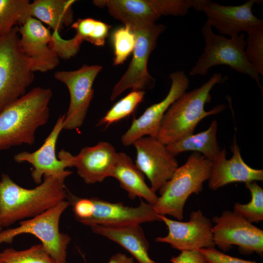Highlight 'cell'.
Returning <instances> with one entry per match:
<instances>
[{"mask_svg": "<svg viewBox=\"0 0 263 263\" xmlns=\"http://www.w3.org/2000/svg\"><path fill=\"white\" fill-rule=\"evenodd\" d=\"M33 188H23L6 174L0 180V224L8 226L17 221L34 217L60 202L68 192L65 181L45 176Z\"/></svg>", "mask_w": 263, "mask_h": 263, "instance_id": "obj_1", "label": "cell"}, {"mask_svg": "<svg viewBox=\"0 0 263 263\" xmlns=\"http://www.w3.org/2000/svg\"><path fill=\"white\" fill-rule=\"evenodd\" d=\"M52 96L51 89L36 87L0 113V150L34 144L37 130L49 120Z\"/></svg>", "mask_w": 263, "mask_h": 263, "instance_id": "obj_2", "label": "cell"}, {"mask_svg": "<svg viewBox=\"0 0 263 263\" xmlns=\"http://www.w3.org/2000/svg\"><path fill=\"white\" fill-rule=\"evenodd\" d=\"M227 78L226 75L216 73L201 86L185 92L175 100L164 115L157 139L166 145L191 135L202 120L224 110V104L208 111L205 106L211 100L210 92L214 86L225 83Z\"/></svg>", "mask_w": 263, "mask_h": 263, "instance_id": "obj_3", "label": "cell"}, {"mask_svg": "<svg viewBox=\"0 0 263 263\" xmlns=\"http://www.w3.org/2000/svg\"><path fill=\"white\" fill-rule=\"evenodd\" d=\"M211 165V161L201 154H191L159 191L160 195L153 206L155 212L182 220L187 200L192 194L202 191L204 183L209 178Z\"/></svg>", "mask_w": 263, "mask_h": 263, "instance_id": "obj_4", "label": "cell"}, {"mask_svg": "<svg viewBox=\"0 0 263 263\" xmlns=\"http://www.w3.org/2000/svg\"><path fill=\"white\" fill-rule=\"evenodd\" d=\"M201 30L205 46L203 52L189 73L190 76H205L214 66L227 65L238 73L249 76L263 91L260 75L245 56L246 39L243 33L236 38H228L217 35L207 21Z\"/></svg>", "mask_w": 263, "mask_h": 263, "instance_id": "obj_5", "label": "cell"}, {"mask_svg": "<svg viewBox=\"0 0 263 263\" xmlns=\"http://www.w3.org/2000/svg\"><path fill=\"white\" fill-rule=\"evenodd\" d=\"M18 26L0 37V113L24 95L34 80L29 59L19 44Z\"/></svg>", "mask_w": 263, "mask_h": 263, "instance_id": "obj_6", "label": "cell"}, {"mask_svg": "<svg viewBox=\"0 0 263 263\" xmlns=\"http://www.w3.org/2000/svg\"><path fill=\"white\" fill-rule=\"evenodd\" d=\"M70 204L64 200L44 212L21 221L18 226L0 232V244L10 243L17 236L30 234L38 238L50 255L58 263H67V250L71 237L59 230L63 213Z\"/></svg>", "mask_w": 263, "mask_h": 263, "instance_id": "obj_7", "label": "cell"}, {"mask_svg": "<svg viewBox=\"0 0 263 263\" xmlns=\"http://www.w3.org/2000/svg\"><path fill=\"white\" fill-rule=\"evenodd\" d=\"M93 3L107 8L112 16L132 29L155 24L162 16H184L189 9L186 0H95Z\"/></svg>", "mask_w": 263, "mask_h": 263, "instance_id": "obj_8", "label": "cell"}, {"mask_svg": "<svg viewBox=\"0 0 263 263\" xmlns=\"http://www.w3.org/2000/svg\"><path fill=\"white\" fill-rule=\"evenodd\" d=\"M65 114L57 119L52 131L42 145L33 152L23 151L16 154L14 160L18 163H28L31 165V175L34 183L40 184L44 176H54L65 181L72 172L67 168L74 167V156L69 152L62 150L56 154V146L59 135L63 130Z\"/></svg>", "mask_w": 263, "mask_h": 263, "instance_id": "obj_9", "label": "cell"}, {"mask_svg": "<svg viewBox=\"0 0 263 263\" xmlns=\"http://www.w3.org/2000/svg\"><path fill=\"white\" fill-rule=\"evenodd\" d=\"M165 29V25L155 23L132 29L135 36L132 57L127 71L112 90L111 101L128 89L143 91L155 86L156 80L148 72V62L159 36Z\"/></svg>", "mask_w": 263, "mask_h": 263, "instance_id": "obj_10", "label": "cell"}, {"mask_svg": "<svg viewBox=\"0 0 263 263\" xmlns=\"http://www.w3.org/2000/svg\"><path fill=\"white\" fill-rule=\"evenodd\" d=\"M212 222L213 238L215 245L224 251L238 246L245 254L263 253V230L248 222L239 213L225 210Z\"/></svg>", "mask_w": 263, "mask_h": 263, "instance_id": "obj_11", "label": "cell"}, {"mask_svg": "<svg viewBox=\"0 0 263 263\" xmlns=\"http://www.w3.org/2000/svg\"><path fill=\"white\" fill-rule=\"evenodd\" d=\"M101 70L99 65L84 64L77 70L54 74L55 78L67 86L70 96L63 130H75L82 125L93 97L94 82Z\"/></svg>", "mask_w": 263, "mask_h": 263, "instance_id": "obj_12", "label": "cell"}, {"mask_svg": "<svg viewBox=\"0 0 263 263\" xmlns=\"http://www.w3.org/2000/svg\"><path fill=\"white\" fill-rule=\"evenodd\" d=\"M261 0H248L239 5H224L210 0H196L193 9L203 12L207 21L221 35L236 38L241 32L246 33L263 25V20L255 16L252 8Z\"/></svg>", "mask_w": 263, "mask_h": 263, "instance_id": "obj_13", "label": "cell"}, {"mask_svg": "<svg viewBox=\"0 0 263 263\" xmlns=\"http://www.w3.org/2000/svg\"><path fill=\"white\" fill-rule=\"evenodd\" d=\"M132 145L136 151L135 165L148 178L152 190L159 191L179 167L175 156L157 137L144 136Z\"/></svg>", "mask_w": 263, "mask_h": 263, "instance_id": "obj_14", "label": "cell"}, {"mask_svg": "<svg viewBox=\"0 0 263 263\" xmlns=\"http://www.w3.org/2000/svg\"><path fill=\"white\" fill-rule=\"evenodd\" d=\"M159 217L167 226L168 233L157 237L156 242L169 244L181 251L215 247L212 221L200 210L192 211L187 222L175 221L165 215L159 214Z\"/></svg>", "mask_w": 263, "mask_h": 263, "instance_id": "obj_15", "label": "cell"}, {"mask_svg": "<svg viewBox=\"0 0 263 263\" xmlns=\"http://www.w3.org/2000/svg\"><path fill=\"white\" fill-rule=\"evenodd\" d=\"M169 77L171 84L168 94L162 101L151 105L141 116L132 120L131 126L121 138L125 146H130L144 136L157 137L166 112L175 100L186 92L189 80L184 71L171 73Z\"/></svg>", "mask_w": 263, "mask_h": 263, "instance_id": "obj_16", "label": "cell"}, {"mask_svg": "<svg viewBox=\"0 0 263 263\" xmlns=\"http://www.w3.org/2000/svg\"><path fill=\"white\" fill-rule=\"evenodd\" d=\"M91 198L94 205V212L90 218L79 222L86 225L121 227L161 222L153 206L142 200L138 206L133 207L121 202L112 203L96 197Z\"/></svg>", "mask_w": 263, "mask_h": 263, "instance_id": "obj_17", "label": "cell"}, {"mask_svg": "<svg viewBox=\"0 0 263 263\" xmlns=\"http://www.w3.org/2000/svg\"><path fill=\"white\" fill-rule=\"evenodd\" d=\"M18 28L21 49L30 60L34 72H46L57 66L59 58L49 46L52 33L48 28L33 17Z\"/></svg>", "mask_w": 263, "mask_h": 263, "instance_id": "obj_18", "label": "cell"}, {"mask_svg": "<svg viewBox=\"0 0 263 263\" xmlns=\"http://www.w3.org/2000/svg\"><path fill=\"white\" fill-rule=\"evenodd\" d=\"M231 150L232 156L230 159L226 158V151L224 148L217 157L211 161L210 174L208 180L210 189L216 190L235 182L245 184L253 181H263V169L252 168L244 162L235 137Z\"/></svg>", "mask_w": 263, "mask_h": 263, "instance_id": "obj_19", "label": "cell"}, {"mask_svg": "<svg viewBox=\"0 0 263 263\" xmlns=\"http://www.w3.org/2000/svg\"><path fill=\"white\" fill-rule=\"evenodd\" d=\"M117 153L109 142L101 141L94 146L84 147L74 155V167L85 183H100L109 177Z\"/></svg>", "mask_w": 263, "mask_h": 263, "instance_id": "obj_20", "label": "cell"}, {"mask_svg": "<svg viewBox=\"0 0 263 263\" xmlns=\"http://www.w3.org/2000/svg\"><path fill=\"white\" fill-rule=\"evenodd\" d=\"M109 177L116 179L120 187L131 199L143 198L153 206L158 199L156 192L146 183L145 176L132 158L124 152H118L116 161Z\"/></svg>", "mask_w": 263, "mask_h": 263, "instance_id": "obj_21", "label": "cell"}, {"mask_svg": "<svg viewBox=\"0 0 263 263\" xmlns=\"http://www.w3.org/2000/svg\"><path fill=\"white\" fill-rule=\"evenodd\" d=\"M91 228L94 233L122 246L138 263H159L149 255V242L140 225L121 227L95 225Z\"/></svg>", "mask_w": 263, "mask_h": 263, "instance_id": "obj_22", "label": "cell"}, {"mask_svg": "<svg viewBox=\"0 0 263 263\" xmlns=\"http://www.w3.org/2000/svg\"><path fill=\"white\" fill-rule=\"evenodd\" d=\"M217 122L214 120L205 131L166 145L167 148L175 156L183 152L192 151L212 161L221 151L217 139Z\"/></svg>", "mask_w": 263, "mask_h": 263, "instance_id": "obj_23", "label": "cell"}, {"mask_svg": "<svg viewBox=\"0 0 263 263\" xmlns=\"http://www.w3.org/2000/svg\"><path fill=\"white\" fill-rule=\"evenodd\" d=\"M74 0H35L30 3L31 16L59 32L73 23Z\"/></svg>", "mask_w": 263, "mask_h": 263, "instance_id": "obj_24", "label": "cell"}, {"mask_svg": "<svg viewBox=\"0 0 263 263\" xmlns=\"http://www.w3.org/2000/svg\"><path fill=\"white\" fill-rule=\"evenodd\" d=\"M28 0H0V37L32 17Z\"/></svg>", "mask_w": 263, "mask_h": 263, "instance_id": "obj_25", "label": "cell"}, {"mask_svg": "<svg viewBox=\"0 0 263 263\" xmlns=\"http://www.w3.org/2000/svg\"><path fill=\"white\" fill-rule=\"evenodd\" d=\"M0 263H58L41 244L21 250L7 248L0 253Z\"/></svg>", "mask_w": 263, "mask_h": 263, "instance_id": "obj_26", "label": "cell"}, {"mask_svg": "<svg viewBox=\"0 0 263 263\" xmlns=\"http://www.w3.org/2000/svg\"><path fill=\"white\" fill-rule=\"evenodd\" d=\"M143 91L133 90L117 102L97 123V126L106 127L130 115L143 101Z\"/></svg>", "mask_w": 263, "mask_h": 263, "instance_id": "obj_27", "label": "cell"}, {"mask_svg": "<svg viewBox=\"0 0 263 263\" xmlns=\"http://www.w3.org/2000/svg\"><path fill=\"white\" fill-rule=\"evenodd\" d=\"M71 27L83 40L97 46H103L111 26L101 21L86 18L78 19L73 23Z\"/></svg>", "mask_w": 263, "mask_h": 263, "instance_id": "obj_28", "label": "cell"}, {"mask_svg": "<svg viewBox=\"0 0 263 263\" xmlns=\"http://www.w3.org/2000/svg\"><path fill=\"white\" fill-rule=\"evenodd\" d=\"M245 187L249 190L251 199L245 204L236 203L234 211L239 213L248 222L258 223L263 221V189L253 181L245 184Z\"/></svg>", "mask_w": 263, "mask_h": 263, "instance_id": "obj_29", "label": "cell"}, {"mask_svg": "<svg viewBox=\"0 0 263 263\" xmlns=\"http://www.w3.org/2000/svg\"><path fill=\"white\" fill-rule=\"evenodd\" d=\"M244 54L247 60L259 75H263V25L247 32Z\"/></svg>", "mask_w": 263, "mask_h": 263, "instance_id": "obj_30", "label": "cell"}, {"mask_svg": "<svg viewBox=\"0 0 263 263\" xmlns=\"http://www.w3.org/2000/svg\"><path fill=\"white\" fill-rule=\"evenodd\" d=\"M112 40L114 56L113 65H121L133 52L135 43L134 33L130 27L124 26L114 31Z\"/></svg>", "mask_w": 263, "mask_h": 263, "instance_id": "obj_31", "label": "cell"}, {"mask_svg": "<svg viewBox=\"0 0 263 263\" xmlns=\"http://www.w3.org/2000/svg\"><path fill=\"white\" fill-rule=\"evenodd\" d=\"M83 41L76 35L69 39H63L58 32L54 31L49 46L59 58L67 59L74 56L78 53Z\"/></svg>", "mask_w": 263, "mask_h": 263, "instance_id": "obj_32", "label": "cell"}, {"mask_svg": "<svg viewBox=\"0 0 263 263\" xmlns=\"http://www.w3.org/2000/svg\"><path fill=\"white\" fill-rule=\"evenodd\" d=\"M67 198L69 199V204L72 206L74 213L78 221L92 217L94 211V205L91 198H78L68 192Z\"/></svg>", "mask_w": 263, "mask_h": 263, "instance_id": "obj_33", "label": "cell"}, {"mask_svg": "<svg viewBox=\"0 0 263 263\" xmlns=\"http://www.w3.org/2000/svg\"><path fill=\"white\" fill-rule=\"evenodd\" d=\"M204 256L207 263H259L226 255L214 248L198 249Z\"/></svg>", "mask_w": 263, "mask_h": 263, "instance_id": "obj_34", "label": "cell"}, {"mask_svg": "<svg viewBox=\"0 0 263 263\" xmlns=\"http://www.w3.org/2000/svg\"><path fill=\"white\" fill-rule=\"evenodd\" d=\"M172 263H207L203 254L198 250H185L170 259Z\"/></svg>", "mask_w": 263, "mask_h": 263, "instance_id": "obj_35", "label": "cell"}, {"mask_svg": "<svg viewBox=\"0 0 263 263\" xmlns=\"http://www.w3.org/2000/svg\"><path fill=\"white\" fill-rule=\"evenodd\" d=\"M108 263H136L132 257H129L127 255L117 253L113 255Z\"/></svg>", "mask_w": 263, "mask_h": 263, "instance_id": "obj_36", "label": "cell"}, {"mask_svg": "<svg viewBox=\"0 0 263 263\" xmlns=\"http://www.w3.org/2000/svg\"><path fill=\"white\" fill-rule=\"evenodd\" d=\"M2 226H1V224H0V232L2 230Z\"/></svg>", "mask_w": 263, "mask_h": 263, "instance_id": "obj_37", "label": "cell"}, {"mask_svg": "<svg viewBox=\"0 0 263 263\" xmlns=\"http://www.w3.org/2000/svg\"></svg>", "mask_w": 263, "mask_h": 263, "instance_id": "obj_38", "label": "cell"}]
</instances>
